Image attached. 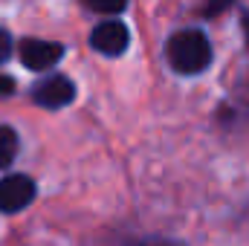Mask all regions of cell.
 Wrapping results in <instances>:
<instances>
[{
    "label": "cell",
    "instance_id": "obj_1",
    "mask_svg": "<svg viewBox=\"0 0 249 246\" xmlns=\"http://www.w3.org/2000/svg\"><path fill=\"white\" fill-rule=\"evenodd\" d=\"M165 55H168V64L177 72L194 75V72L209 67V61H212V44H209V38L200 29H183V32H177L168 41Z\"/></svg>",
    "mask_w": 249,
    "mask_h": 246
},
{
    "label": "cell",
    "instance_id": "obj_2",
    "mask_svg": "<svg viewBox=\"0 0 249 246\" xmlns=\"http://www.w3.org/2000/svg\"><path fill=\"white\" fill-rule=\"evenodd\" d=\"M35 200V183L26 174H12L0 180V211L15 214Z\"/></svg>",
    "mask_w": 249,
    "mask_h": 246
},
{
    "label": "cell",
    "instance_id": "obj_3",
    "mask_svg": "<svg viewBox=\"0 0 249 246\" xmlns=\"http://www.w3.org/2000/svg\"><path fill=\"white\" fill-rule=\"evenodd\" d=\"M90 44L102 55H122L124 50H127V44H130V32H127V26H124L122 20H102L93 29Z\"/></svg>",
    "mask_w": 249,
    "mask_h": 246
},
{
    "label": "cell",
    "instance_id": "obj_4",
    "mask_svg": "<svg viewBox=\"0 0 249 246\" xmlns=\"http://www.w3.org/2000/svg\"><path fill=\"white\" fill-rule=\"evenodd\" d=\"M64 58V47L55 41H38V38H26L20 41V61L29 70H50Z\"/></svg>",
    "mask_w": 249,
    "mask_h": 246
},
{
    "label": "cell",
    "instance_id": "obj_5",
    "mask_svg": "<svg viewBox=\"0 0 249 246\" xmlns=\"http://www.w3.org/2000/svg\"><path fill=\"white\" fill-rule=\"evenodd\" d=\"M32 99L47 110H58V107H67L75 99V87L67 75H50L47 81H41L32 90Z\"/></svg>",
    "mask_w": 249,
    "mask_h": 246
},
{
    "label": "cell",
    "instance_id": "obj_6",
    "mask_svg": "<svg viewBox=\"0 0 249 246\" xmlns=\"http://www.w3.org/2000/svg\"><path fill=\"white\" fill-rule=\"evenodd\" d=\"M18 154V133L12 127H0V168H9Z\"/></svg>",
    "mask_w": 249,
    "mask_h": 246
},
{
    "label": "cell",
    "instance_id": "obj_7",
    "mask_svg": "<svg viewBox=\"0 0 249 246\" xmlns=\"http://www.w3.org/2000/svg\"><path fill=\"white\" fill-rule=\"evenodd\" d=\"M9 55H12V38H9V32L0 26V64L6 61Z\"/></svg>",
    "mask_w": 249,
    "mask_h": 246
},
{
    "label": "cell",
    "instance_id": "obj_8",
    "mask_svg": "<svg viewBox=\"0 0 249 246\" xmlns=\"http://www.w3.org/2000/svg\"><path fill=\"white\" fill-rule=\"evenodd\" d=\"M87 9H93V12H107V15H113V12H122L124 3H87Z\"/></svg>",
    "mask_w": 249,
    "mask_h": 246
},
{
    "label": "cell",
    "instance_id": "obj_9",
    "mask_svg": "<svg viewBox=\"0 0 249 246\" xmlns=\"http://www.w3.org/2000/svg\"><path fill=\"white\" fill-rule=\"evenodd\" d=\"M15 93V81L9 75H0V96H12Z\"/></svg>",
    "mask_w": 249,
    "mask_h": 246
},
{
    "label": "cell",
    "instance_id": "obj_10",
    "mask_svg": "<svg viewBox=\"0 0 249 246\" xmlns=\"http://www.w3.org/2000/svg\"><path fill=\"white\" fill-rule=\"evenodd\" d=\"M244 32H247V41H249V12L244 15Z\"/></svg>",
    "mask_w": 249,
    "mask_h": 246
},
{
    "label": "cell",
    "instance_id": "obj_11",
    "mask_svg": "<svg viewBox=\"0 0 249 246\" xmlns=\"http://www.w3.org/2000/svg\"><path fill=\"white\" fill-rule=\"evenodd\" d=\"M145 246H171V244H145Z\"/></svg>",
    "mask_w": 249,
    "mask_h": 246
}]
</instances>
